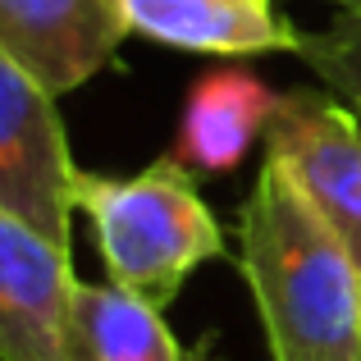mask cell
<instances>
[{"label": "cell", "instance_id": "1", "mask_svg": "<svg viewBox=\"0 0 361 361\" xmlns=\"http://www.w3.org/2000/svg\"><path fill=\"white\" fill-rule=\"evenodd\" d=\"M238 243L270 361H361V265L274 160L238 211Z\"/></svg>", "mask_w": 361, "mask_h": 361}, {"label": "cell", "instance_id": "2", "mask_svg": "<svg viewBox=\"0 0 361 361\" xmlns=\"http://www.w3.org/2000/svg\"><path fill=\"white\" fill-rule=\"evenodd\" d=\"M73 211L87 215L110 283L156 302L160 311L206 261L224 256L220 220L197 192V174L174 156L123 178L78 169Z\"/></svg>", "mask_w": 361, "mask_h": 361}, {"label": "cell", "instance_id": "3", "mask_svg": "<svg viewBox=\"0 0 361 361\" xmlns=\"http://www.w3.org/2000/svg\"><path fill=\"white\" fill-rule=\"evenodd\" d=\"M265 160L302 188L361 265V123L353 110L329 87H298L279 97L265 133Z\"/></svg>", "mask_w": 361, "mask_h": 361}, {"label": "cell", "instance_id": "4", "mask_svg": "<svg viewBox=\"0 0 361 361\" xmlns=\"http://www.w3.org/2000/svg\"><path fill=\"white\" fill-rule=\"evenodd\" d=\"M73 178L78 165L55 115V97L0 55V211L69 247Z\"/></svg>", "mask_w": 361, "mask_h": 361}, {"label": "cell", "instance_id": "5", "mask_svg": "<svg viewBox=\"0 0 361 361\" xmlns=\"http://www.w3.org/2000/svg\"><path fill=\"white\" fill-rule=\"evenodd\" d=\"M69 247L0 211V361H78Z\"/></svg>", "mask_w": 361, "mask_h": 361}, {"label": "cell", "instance_id": "6", "mask_svg": "<svg viewBox=\"0 0 361 361\" xmlns=\"http://www.w3.org/2000/svg\"><path fill=\"white\" fill-rule=\"evenodd\" d=\"M128 32L123 0H0V55L51 97L97 78Z\"/></svg>", "mask_w": 361, "mask_h": 361}, {"label": "cell", "instance_id": "7", "mask_svg": "<svg viewBox=\"0 0 361 361\" xmlns=\"http://www.w3.org/2000/svg\"><path fill=\"white\" fill-rule=\"evenodd\" d=\"M137 37L188 55H298L302 27L283 18L279 0H123Z\"/></svg>", "mask_w": 361, "mask_h": 361}, {"label": "cell", "instance_id": "8", "mask_svg": "<svg viewBox=\"0 0 361 361\" xmlns=\"http://www.w3.org/2000/svg\"><path fill=\"white\" fill-rule=\"evenodd\" d=\"M274 110H279V97L252 69L220 64V69L202 73L197 87L188 92L169 156L197 178L229 174L247 160L252 142L270 133Z\"/></svg>", "mask_w": 361, "mask_h": 361}, {"label": "cell", "instance_id": "9", "mask_svg": "<svg viewBox=\"0 0 361 361\" xmlns=\"http://www.w3.org/2000/svg\"><path fill=\"white\" fill-rule=\"evenodd\" d=\"M73 343H78V361H192L156 302L119 283L78 279Z\"/></svg>", "mask_w": 361, "mask_h": 361}, {"label": "cell", "instance_id": "10", "mask_svg": "<svg viewBox=\"0 0 361 361\" xmlns=\"http://www.w3.org/2000/svg\"><path fill=\"white\" fill-rule=\"evenodd\" d=\"M298 60L334 97L361 110V9H334L325 27H302Z\"/></svg>", "mask_w": 361, "mask_h": 361}, {"label": "cell", "instance_id": "11", "mask_svg": "<svg viewBox=\"0 0 361 361\" xmlns=\"http://www.w3.org/2000/svg\"><path fill=\"white\" fill-rule=\"evenodd\" d=\"M338 9H361V0H338Z\"/></svg>", "mask_w": 361, "mask_h": 361}, {"label": "cell", "instance_id": "12", "mask_svg": "<svg viewBox=\"0 0 361 361\" xmlns=\"http://www.w3.org/2000/svg\"><path fill=\"white\" fill-rule=\"evenodd\" d=\"M325 5H334V9H338V0H325Z\"/></svg>", "mask_w": 361, "mask_h": 361}]
</instances>
